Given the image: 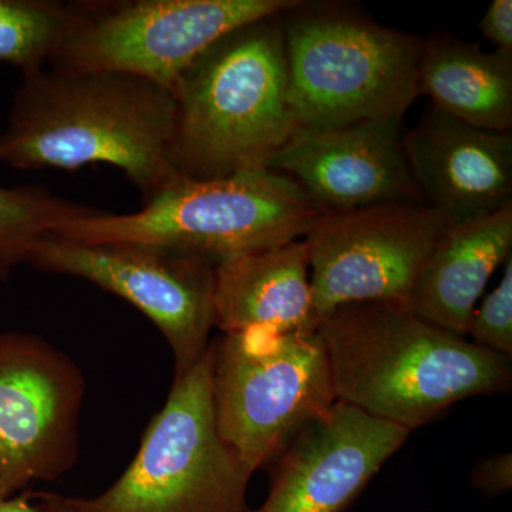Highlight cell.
<instances>
[{"mask_svg": "<svg viewBox=\"0 0 512 512\" xmlns=\"http://www.w3.org/2000/svg\"><path fill=\"white\" fill-rule=\"evenodd\" d=\"M175 121L173 92L160 84L46 66L22 76L13 94L0 163L23 171L111 165L146 201L181 177L170 158Z\"/></svg>", "mask_w": 512, "mask_h": 512, "instance_id": "1", "label": "cell"}, {"mask_svg": "<svg viewBox=\"0 0 512 512\" xmlns=\"http://www.w3.org/2000/svg\"><path fill=\"white\" fill-rule=\"evenodd\" d=\"M336 400L420 429L461 400L507 392L511 359L417 318L406 306H339L316 329Z\"/></svg>", "mask_w": 512, "mask_h": 512, "instance_id": "2", "label": "cell"}, {"mask_svg": "<svg viewBox=\"0 0 512 512\" xmlns=\"http://www.w3.org/2000/svg\"><path fill=\"white\" fill-rule=\"evenodd\" d=\"M284 13L221 36L175 80L170 158L181 177L211 180L266 168L291 140Z\"/></svg>", "mask_w": 512, "mask_h": 512, "instance_id": "3", "label": "cell"}, {"mask_svg": "<svg viewBox=\"0 0 512 512\" xmlns=\"http://www.w3.org/2000/svg\"><path fill=\"white\" fill-rule=\"evenodd\" d=\"M323 212L291 178L254 168L211 180L180 177L136 212L97 210L49 235L84 244L153 245L218 264L305 238Z\"/></svg>", "mask_w": 512, "mask_h": 512, "instance_id": "4", "label": "cell"}, {"mask_svg": "<svg viewBox=\"0 0 512 512\" xmlns=\"http://www.w3.org/2000/svg\"><path fill=\"white\" fill-rule=\"evenodd\" d=\"M282 20L296 130L403 119L419 99L420 37L338 6L302 2Z\"/></svg>", "mask_w": 512, "mask_h": 512, "instance_id": "5", "label": "cell"}, {"mask_svg": "<svg viewBox=\"0 0 512 512\" xmlns=\"http://www.w3.org/2000/svg\"><path fill=\"white\" fill-rule=\"evenodd\" d=\"M214 342L175 377L130 466L96 497H69L79 512H252L254 476L222 440L215 421Z\"/></svg>", "mask_w": 512, "mask_h": 512, "instance_id": "6", "label": "cell"}, {"mask_svg": "<svg viewBox=\"0 0 512 512\" xmlns=\"http://www.w3.org/2000/svg\"><path fill=\"white\" fill-rule=\"evenodd\" d=\"M214 346L218 433L254 473L338 402L316 330L245 329Z\"/></svg>", "mask_w": 512, "mask_h": 512, "instance_id": "7", "label": "cell"}, {"mask_svg": "<svg viewBox=\"0 0 512 512\" xmlns=\"http://www.w3.org/2000/svg\"><path fill=\"white\" fill-rule=\"evenodd\" d=\"M47 66L120 72L171 90L215 40L301 0H89Z\"/></svg>", "mask_w": 512, "mask_h": 512, "instance_id": "8", "label": "cell"}, {"mask_svg": "<svg viewBox=\"0 0 512 512\" xmlns=\"http://www.w3.org/2000/svg\"><path fill=\"white\" fill-rule=\"evenodd\" d=\"M28 264L74 276L120 296L147 316L167 340L174 379L197 365L215 326V264L202 256L153 245L84 244L45 235Z\"/></svg>", "mask_w": 512, "mask_h": 512, "instance_id": "9", "label": "cell"}, {"mask_svg": "<svg viewBox=\"0 0 512 512\" xmlns=\"http://www.w3.org/2000/svg\"><path fill=\"white\" fill-rule=\"evenodd\" d=\"M447 225L423 201L326 211L306 234L318 322L339 306H406L421 268Z\"/></svg>", "mask_w": 512, "mask_h": 512, "instance_id": "10", "label": "cell"}, {"mask_svg": "<svg viewBox=\"0 0 512 512\" xmlns=\"http://www.w3.org/2000/svg\"><path fill=\"white\" fill-rule=\"evenodd\" d=\"M86 379L40 336L0 333V495L55 481L79 457Z\"/></svg>", "mask_w": 512, "mask_h": 512, "instance_id": "11", "label": "cell"}, {"mask_svg": "<svg viewBox=\"0 0 512 512\" xmlns=\"http://www.w3.org/2000/svg\"><path fill=\"white\" fill-rule=\"evenodd\" d=\"M409 434L336 402L276 457L271 490L255 512L345 511Z\"/></svg>", "mask_w": 512, "mask_h": 512, "instance_id": "12", "label": "cell"}, {"mask_svg": "<svg viewBox=\"0 0 512 512\" xmlns=\"http://www.w3.org/2000/svg\"><path fill=\"white\" fill-rule=\"evenodd\" d=\"M402 117L296 130L269 160L323 211L421 201L403 150Z\"/></svg>", "mask_w": 512, "mask_h": 512, "instance_id": "13", "label": "cell"}, {"mask_svg": "<svg viewBox=\"0 0 512 512\" xmlns=\"http://www.w3.org/2000/svg\"><path fill=\"white\" fill-rule=\"evenodd\" d=\"M420 200L448 228L483 220L512 204V133L483 130L433 106L403 136Z\"/></svg>", "mask_w": 512, "mask_h": 512, "instance_id": "14", "label": "cell"}, {"mask_svg": "<svg viewBox=\"0 0 512 512\" xmlns=\"http://www.w3.org/2000/svg\"><path fill=\"white\" fill-rule=\"evenodd\" d=\"M305 239L231 256L215 266V326L301 332L318 329Z\"/></svg>", "mask_w": 512, "mask_h": 512, "instance_id": "15", "label": "cell"}, {"mask_svg": "<svg viewBox=\"0 0 512 512\" xmlns=\"http://www.w3.org/2000/svg\"><path fill=\"white\" fill-rule=\"evenodd\" d=\"M512 256V204L493 215L446 228L410 293L407 309L454 335L466 338L485 285Z\"/></svg>", "mask_w": 512, "mask_h": 512, "instance_id": "16", "label": "cell"}, {"mask_svg": "<svg viewBox=\"0 0 512 512\" xmlns=\"http://www.w3.org/2000/svg\"><path fill=\"white\" fill-rule=\"evenodd\" d=\"M417 87L420 96L463 123L511 131L512 53L485 52L480 42L434 33L424 40Z\"/></svg>", "mask_w": 512, "mask_h": 512, "instance_id": "17", "label": "cell"}, {"mask_svg": "<svg viewBox=\"0 0 512 512\" xmlns=\"http://www.w3.org/2000/svg\"><path fill=\"white\" fill-rule=\"evenodd\" d=\"M96 208L59 197L42 185L0 183V281L28 264L37 241L64 222L87 217Z\"/></svg>", "mask_w": 512, "mask_h": 512, "instance_id": "18", "label": "cell"}, {"mask_svg": "<svg viewBox=\"0 0 512 512\" xmlns=\"http://www.w3.org/2000/svg\"><path fill=\"white\" fill-rule=\"evenodd\" d=\"M76 19V2L0 0V63L22 76L43 69Z\"/></svg>", "mask_w": 512, "mask_h": 512, "instance_id": "19", "label": "cell"}, {"mask_svg": "<svg viewBox=\"0 0 512 512\" xmlns=\"http://www.w3.org/2000/svg\"><path fill=\"white\" fill-rule=\"evenodd\" d=\"M468 335L481 348L512 359V256L505 261L500 284L474 309Z\"/></svg>", "mask_w": 512, "mask_h": 512, "instance_id": "20", "label": "cell"}, {"mask_svg": "<svg viewBox=\"0 0 512 512\" xmlns=\"http://www.w3.org/2000/svg\"><path fill=\"white\" fill-rule=\"evenodd\" d=\"M471 484L481 493L498 495L512 488L511 453L494 454L478 461L471 471Z\"/></svg>", "mask_w": 512, "mask_h": 512, "instance_id": "21", "label": "cell"}, {"mask_svg": "<svg viewBox=\"0 0 512 512\" xmlns=\"http://www.w3.org/2000/svg\"><path fill=\"white\" fill-rule=\"evenodd\" d=\"M478 29L495 50L512 53V0H493Z\"/></svg>", "mask_w": 512, "mask_h": 512, "instance_id": "22", "label": "cell"}, {"mask_svg": "<svg viewBox=\"0 0 512 512\" xmlns=\"http://www.w3.org/2000/svg\"><path fill=\"white\" fill-rule=\"evenodd\" d=\"M39 512H79L70 504L69 497L55 493H32Z\"/></svg>", "mask_w": 512, "mask_h": 512, "instance_id": "23", "label": "cell"}, {"mask_svg": "<svg viewBox=\"0 0 512 512\" xmlns=\"http://www.w3.org/2000/svg\"><path fill=\"white\" fill-rule=\"evenodd\" d=\"M0 512H39V510H37L33 494L23 491V493L12 495V497L0 495Z\"/></svg>", "mask_w": 512, "mask_h": 512, "instance_id": "24", "label": "cell"}]
</instances>
